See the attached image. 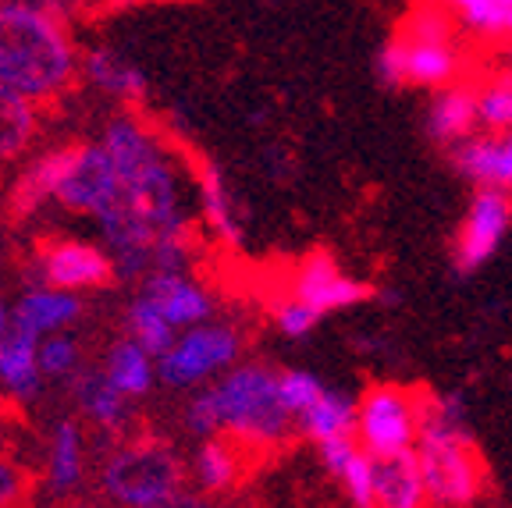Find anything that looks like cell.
<instances>
[{
    "instance_id": "cell-18",
    "label": "cell",
    "mask_w": 512,
    "mask_h": 508,
    "mask_svg": "<svg viewBox=\"0 0 512 508\" xmlns=\"http://www.w3.org/2000/svg\"><path fill=\"white\" fill-rule=\"evenodd\" d=\"M47 278L54 285H104L111 278V260L89 246H61L47 260Z\"/></svg>"
},
{
    "instance_id": "cell-22",
    "label": "cell",
    "mask_w": 512,
    "mask_h": 508,
    "mask_svg": "<svg viewBox=\"0 0 512 508\" xmlns=\"http://www.w3.org/2000/svg\"><path fill=\"white\" fill-rule=\"evenodd\" d=\"M352 427H356V409L338 391H324V398L303 416V430L310 437H317L320 445L335 441V437H349Z\"/></svg>"
},
{
    "instance_id": "cell-30",
    "label": "cell",
    "mask_w": 512,
    "mask_h": 508,
    "mask_svg": "<svg viewBox=\"0 0 512 508\" xmlns=\"http://www.w3.org/2000/svg\"><path fill=\"white\" fill-rule=\"evenodd\" d=\"M278 384H281V402H285V409L292 416H306L313 409V405L324 398V384L317 381V377H310V374H299V370H292V374H285V377H278Z\"/></svg>"
},
{
    "instance_id": "cell-19",
    "label": "cell",
    "mask_w": 512,
    "mask_h": 508,
    "mask_svg": "<svg viewBox=\"0 0 512 508\" xmlns=\"http://www.w3.org/2000/svg\"><path fill=\"white\" fill-rule=\"evenodd\" d=\"M477 93L480 107V125L484 135H502L512 128V68H498V72L480 75L473 82H463Z\"/></svg>"
},
{
    "instance_id": "cell-20",
    "label": "cell",
    "mask_w": 512,
    "mask_h": 508,
    "mask_svg": "<svg viewBox=\"0 0 512 508\" xmlns=\"http://www.w3.org/2000/svg\"><path fill=\"white\" fill-rule=\"evenodd\" d=\"M79 313V302L68 299V295H54V292H32L18 302L15 310V327L25 334H36L50 331V327H61Z\"/></svg>"
},
{
    "instance_id": "cell-16",
    "label": "cell",
    "mask_w": 512,
    "mask_h": 508,
    "mask_svg": "<svg viewBox=\"0 0 512 508\" xmlns=\"http://www.w3.org/2000/svg\"><path fill=\"white\" fill-rule=\"evenodd\" d=\"M107 157H111L121 185H136L139 178L150 175L153 167H160L150 139L132 125H111V132H107Z\"/></svg>"
},
{
    "instance_id": "cell-7",
    "label": "cell",
    "mask_w": 512,
    "mask_h": 508,
    "mask_svg": "<svg viewBox=\"0 0 512 508\" xmlns=\"http://www.w3.org/2000/svg\"><path fill=\"white\" fill-rule=\"evenodd\" d=\"M509 224H512V192L484 189L473 199V207L466 210L456 239H452V267H456L459 278L473 274L480 263H488L495 256Z\"/></svg>"
},
{
    "instance_id": "cell-8",
    "label": "cell",
    "mask_w": 512,
    "mask_h": 508,
    "mask_svg": "<svg viewBox=\"0 0 512 508\" xmlns=\"http://www.w3.org/2000/svg\"><path fill=\"white\" fill-rule=\"evenodd\" d=\"M292 299L306 302L313 313H331L374 299V288L356 278H345L328 249H313L292 274Z\"/></svg>"
},
{
    "instance_id": "cell-35",
    "label": "cell",
    "mask_w": 512,
    "mask_h": 508,
    "mask_svg": "<svg viewBox=\"0 0 512 508\" xmlns=\"http://www.w3.org/2000/svg\"><path fill=\"white\" fill-rule=\"evenodd\" d=\"M189 427H192V430H200V434H210V430L224 427V423H221V413H217L214 391L192 402V409H189Z\"/></svg>"
},
{
    "instance_id": "cell-37",
    "label": "cell",
    "mask_w": 512,
    "mask_h": 508,
    "mask_svg": "<svg viewBox=\"0 0 512 508\" xmlns=\"http://www.w3.org/2000/svg\"><path fill=\"white\" fill-rule=\"evenodd\" d=\"M18 484H15V473H11L8 466H0V508L8 505L11 498H15Z\"/></svg>"
},
{
    "instance_id": "cell-2",
    "label": "cell",
    "mask_w": 512,
    "mask_h": 508,
    "mask_svg": "<svg viewBox=\"0 0 512 508\" xmlns=\"http://www.w3.org/2000/svg\"><path fill=\"white\" fill-rule=\"evenodd\" d=\"M420 445V469H424V487L427 498L438 501L441 508H470L477 498L488 491L491 473L488 462L473 445L470 434H431L416 437Z\"/></svg>"
},
{
    "instance_id": "cell-17",
    "label": "cell",
    "mask_w": 512,
    "mask_h": 508,
    "mask_svg": "<svg viewBox=\"0 0 512 508\" xmlns=\"http://www.w3.org/2000/svg\"><path fill=\"white\" fill-rule=\"evenodd\" d=\"M459 29L463 22L456 15V4H416L395 22L392 36L409 43H456Z\"/></svg>"
},
{
    "instance_id": "cell-28",
    "label": "cell",
    "mask_w": 512,
    "mask_h": 508,
    "mask_svg": "<svg viewBox=\"0 0 512 508\" xmlns=\"http://www.w3.org/2000/svg\"><path fill=\"white\" fill-rule=\"evenodd\" d=\"M89 75H93L104 89H111V93H121V96L143 93V75H139V68L121 61V57L111 54V50H96V54H89Z\"/></svg>"
},
{
    "instance_id": "cell-33",
    "label": "cell",
    "mask_w": 512,
    "mask_h": 508,
    "mask_svg": "<svg viewBox=\"0 0 512 508\" xmlns=\"http://www.w3.org/2000/svg\"><path fill=\"white\" fill-rule=\"evenodd\" d=\"M274 306H278V324H281V331L292 334V338L306 334L320 320V313H313L310 306H306V302H299V299H281V302H274Z\"/></svg>"
},
{
    "instance_id": "cell-32",
    "label": "cell",
    "mask_w": 512,
    "mask_h": 508,
    "mask_svg": "<svg viewBox=\"0 0 512 508\" xmlns=\"http://www.w3.org/2000/svg\"><path fill=\"white\" fill-rule=\"evenodd\" d=\"M75 480H79V434H75V423H61L54 445V484L68 487Z\"/></svg>"
},
{
    "instance_id": "cell-38",
    "label": "cell",
    "mask_w": 512,
    "mask_h": 508,
    "mask_svg": "<svg viewBox=\"0 0 512 508\" xmlns=\"http://www.w3.org/2000/svg\"><path fill=\"white\" fill-rule=\"evenodd\" d=\"M0 327H4V313H0Z\"/></svg>"
},
{
    "instance_id": "cell-27",
    "label": "cell",
    "mask_w": 512,
    "mask_h": 508,
    "mask_svg": "<svg viewBox=\"0 0 512 508\" xmlns=\"http://www.w3.org/2000/svg\"><path fill=\"white\" fill-rule=\"evenodd\" d=\"M111 384L121 395H143L150 388V363H146V352L139 345H118L111 352V370H107Z\"/></svg>"
},
{
    "instance_id": "cell-36",
    "label": "cell",
    "mask_w": 512,
    "mask_h": 508,
    "mask_svg": "<svg viewBox=\"0 0 512 508\" xmlns=\"http://www.w3.org/2000/svg\"><path fill=\"white\" fill-rule=\"evenodd\" d=\"M146 508H207L200 498H192V494H168V498H160V501H153V505H146Z\"/></svg>"
},
{
    "instance_id": "cell-29",
    "label": "cell",
    "mask_w": 512,
    "mask_h": 508,
    "mask_svg": "<svg viewBox=\"0 0 512 508\" xmlns=\"http://www.w3.org/2000/svg\"><path fill=\"white\" fill-rule=\"evenodd\" d=\"M132 331L139 334V349L143 352H157V356L171 352V324L146 299L132 306Z\"/></svg>"
},
{
    "instance_id": "cell-15",
    "label": "cell",
    "mask_w": 512,
    "mask_h": 508,
    "mask_svg": "<svg viewBox=\"0 0 512 508\" xmlns=\"http://www.w3.org/2000/svg\"><path fill=\"white\" fill-rule=\"evenodd\" d=\"M143 299L150 302L168 324H196V320H203L210 310L203 292H196L192 285L178 281L175 274H157V278H150Z\"/></svg>"
},
{
    "instance_id": "cell-34",
    "label": "cell",
    "mask_w": 512,
    "mask_h": 508,
    "mask_svg": "<svg viewBox=\"0 0 512 508\" xmlns=\"http://www.w3.org/2000/svg\"><path fill=\"white\" fill-rule=\"evenodd\" d=\"M72 363H75V345L64 342V338H54V342H47L40 349V370H47V374H61Z\"/></svg>"
},
{
    "instance_id": "cell-12",
    "label": "cell",
    "mask_w": 512,
    "mask_h": 508,
    "mask_svg": "<svg viewBox=\"0 0 512 508\" xmlns=\"http://www.w3.org/2000/svg\"><path fill=\"white\" fill-rule=\"evenodd\" d=\"M456 164L459 175H466L470 182L484 185V189L512 192V132L505 139H470V143L456 146L448 153Z\"/></svg>"
},
{
    "instance_id": "cell-26",
    "label": "cell",
    "mask_w": 512,
    "mask_h": 508,
    "mask_svg": "<svg viewBox=\"0 0 512 508\" xmlns=\"http://www.w3.org/2000/svg\"><path fill=\"white\" fill-rule=\"evenodd\" d=\"M239 455H242L239 437H235V441H207L200 452V480L210 487V491L232 487L235 477L242 473Z\"/></svg>"
},
{
    "instance_id": "cell-24",
    "label": "cell",
    "mask_w": 512,
    "mask_h": 508,
    "mask_svg": "<svg viewBox=\"0 0 512 508\" xmlns=\"http://www.w3.org/2000/svg\"><path fill=\"white\" fill-rule=\"evenodd\" d=\"M32 135V111L15 86L0 79V157H15Z\"/></svg>"
},
{
    "instance_id": "cell-11",
    "label": "cell",
    "mask_w": 512,
    "mask_h": 508,
    "mask_svg": "<svg viewBox=\"0 0 512 508\" xmlns=\"http://www.w3.org/2000/svg\"><path fill=\"white\" fill-rule=\"evenodd\" d=\"M370 480H374L377 508H424V469L413 448L392 455H370Z\"/></svg>"
},
{
    "instance_id": "cell-9",
    "label": "cell",
    "mask_w": 512,
    "mask_h": 508,
    "mask_svg": "<svg viewBox=\"0 0 512 508\" xmlns=\"http://www.w3.org/2000/svg\"><path fill=\"white\" fill-rule=\"evenodd\" d=\"M239 352L232 331L224 327H207V331H192L178 349H171L160 363V377L168 384H189L196 377H203L214 366L232 363V356Z\"/></svg>"
},
{
    "instance_id": "cell-5",
    "label": "cell",
    "mask_w": 512,
    "mask_h": 508,
    "mask_svg": "<svg viewBox=\"0 0 512 508\" xmlns=\"http://www.w3.org/2000/svg\"><path fill=\"white\" fill-rule=\"evenodd\" d=\"M356 437L367 448V455L406 452L416 437V416L409 402V388L399 384H367L356 409Z\"/></svg>"
},
{
    "instance_id": "cell-23",
    "label": "cell",
    "mask_w": 512,
    "mask_h": 508,
    "mask_svg": "<svg viewBox=\"0 0 512 508\" xmlns=\"http://www.w3.org/2000/svg\"><path fill=\"white\" fill-rule=\"evenodd\" d=\"M456 15L480 40H512V0H459Z\"/></svg>"
},
{
    "instance_id": "cell-31",
    "label": "cell",
    "mask_w": 512,
    "mask_h": 508,
    "mask_svg": "<svg viewBox=\"0 0 512 508\" xmlns=\"http://www.w3.org/2000/svg\"><path fill=\"white\" fill-rule=\"evenodd\" d=\"M79 395L86 402V409L93 416H100L104 423H114L121 413V391L111 384V377H100V374H89L86 381L79 384Z\"/></svg>"
},
{
    "instance_id": "cell-4",
    "label": "cell",
    "mask_w": 512,
    "mask_h": 508,
    "mask_svg": "<svg viewBox=\"0 0 512 508\" xmlns=\"http://www.w3.org/2000/svg\"><path fill=\"white\" fill-rule=\"evenodd\" d=\"M377 72L388 86H459L466 72L463 50L456 43H409L392 40L377 54Z\"/></svg>"
},
{
    "instance_id": "cell-10",
    "label": "cell",
    "mask_w": 512,
    "mask_h": 508,
    "mask_svg": "<svg viewBox=\"0 0 512 508\" xmlns=\"http://www.w3.org/2000/svg\"><path fill=\"white\" fill-rule=\"evenodd\" d=\"M121 192L118 171H114L107 150H79L72 171L64 178L61 192L57 196L75 210H93V214H104Z\"/></svg>"
},
{
    "instance_id": "cell-21",
    "label": "cell",
    "mask_w": 512,
    "mask_h": 508,
    "mask_svg": "<svg viewBox=\"0 0 512 508\" xmlns=\"http://www.w3.org/2000/svg\"><path fill=\"white\" fill-rule=\"evenodd\" d=\"M32 342H36V338L18 331V327L0 338V374H4V381H8L11 388L22 391V395L36 391V366H40V359H36Z\"/></svg>"
},
{
    "instance_id": "cell-3",
    "label": "cell",
    "mask_w": 512,
    "mask_h": 508,
    "mask_svg": "<svg viewBox=\"0 0 512 508\" xmlns=\"http://www.w3.org/2000/svg\"><path fill=\"white\" fill-rule=\"evenodd\" d=\"M221 423L253 445H278L292 413L281 402V384L267 370H239L214 391Z\"/></svg>"
},
{
    "instance_id": "cell-1",
    "label": "cell",
    "mask_w": 512,
    "mask_h": 508,
    "mask_svg": "<svg viewBox=\"0 0 512 508\" xmlns=\"http://www.w3.org/2000/svg\"><path fill=\"white\" fill-rule=\"evenodd\" d=\"M68 43L47 11L32 4H0V79L18 93H50L68 75Z\"/></svg>"
},
{
    "instance_id": "cell-14",
    "label": "cell",
    "mask_w": 512,
    "mask_h": 508,
    "mask_svg": "<svg viewBox=\"0 0 512 508\" xmlns=\"http://www.w3.org/2000/svg\"><path fill=\"white\" fill-rule=\"evenodd\" d=\"M75 157H79V150L47 153V157L36 160V164H32L29 171L15 182V192H11V207H15V214H32L43 199L54 196V192H61V185H64V178H68V171H72Z\"/></svg>"
},
{
    "instance_id": "cell-25",
    "label": "cell",
    "mask_w": 512,
    "mask_h": 508,
    "mask_svg": "<svg viewBox=\"0 0 512 508\" xmlns=\"http://www.w3.org/2000/svg\"><path fill=\"white\" fill-rule=\"evenodd\" d=\"M200 185H203V207L207 217L214 221V228L221 231L228 242H239V221L232 214V196H228V185H224L221 171L214 164L203 160L200 164Z\"/></svg>"
},
{
    "instance_id": "cell-13",
    "label": "cell",
    "mask_w": 512,
    "mask_h": 508,
    "mask_svg": "<svg viewBox=\"0 0 512 508\" xmlns=\"http://www.w3.org/2000/svg\"><path fill=\"white\" fill-rule=\"evenodd\" d=\"M480 125V107L477 93L470 86H452L434 100L431 118H427V132H431L434 143L441 146H463L477 135Z\"/></svg>"
},
{
    "instance_id": "cell-6",
    "label": "cell",
    "mask_w": 512,
    "mask_h": 508,
    "mask_svg": "<svg viewBox=\"0 0 512 508\" xmlns=\"http://www.w3.org/2000/svg\"><path fill=\"white\" fill-rule=\"evenodd\" d=\"M178 480H182V466H178V459L164 445L128 448L104 473V484L114 498L132 501V505L143 508L175 494Z\"/></svg>"
}]
</instances>
